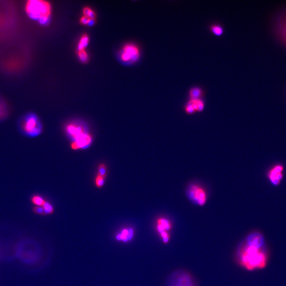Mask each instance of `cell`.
I'll list each match as a JSON object with an SVG mask.
<instances>
[{
    "label": "cell",
    "instance_id": "1",
    "mask_svg": "<svg viewBox=\"0 0 286 286\" xmlns=\"http://www.w3.org/2000/svg\"><path fill=\"white\" fill-rule=\"evenodd\" d=\"M238 261L248 270L265 268L268 262L262 235L254 232L249 235L240 245L238 253Z\"/></svg>",
    "mask_w": 286,
    "mask_h": 286
},
{
    "label": "cell",
    "instance_id": "2",
    "mask_svg": "<svg viewBox=\"0 0 286 286\" xmlns=\"http://www.w3.org/2000/svg\"><path fill=\"white\" fill-rule=\"evenodd\" d=\"M26 11L31 18L39 20L41 24H46L51 15V6L46 1H29L26 5Z\"/></svg>",
    "mask_w": 286,
    "mask_h": 286
},
{
    "label": "cell",
    "instance_id": "3",
    "mask_svg": "<svg viewBox=\"0 0 286 286\" xmlns=\"http://www.w3.org/2000/svg\"><path fill=\"white\" fill-rule=\"evenodd\" d=\"M21 132L30 137L39 136L43 131V126L38 117L34 113H29L24 117L20 124Z\"/></svg>",
    "mask_w": 286,
    "mask_h": 286
},
{
    "label": "cell",
    "instance_id": "4",
    "mask_svg": "<svg viewBox=\"0 0 286 286\" xmlns=\"http://www.w3.org/2000/svg\"><path fill=\"white\" fill-rule=\"evenodd\" d=\"M188 198L192 203L202 206L207 202L208 195L206 189L200 183H191L186 191Z\"/></svg>",
    "mask_w": 286,
    "mask_h": 286
},
{
    "label": "cell",
    "instance_id": "5",
    "mask_svg": "<svg viewBox=\"0 0 286 286\" xmlns=\"http://www.w3.org/2000/svg\"><path fill=\"white\" fill-rule=\"evenodd\" d=\"M196 284L193 277L189 272L178 271L171 275L169 282V286H196Z\"/></svg>",
    "mask_w": 286,
    "mask_h": 286
},
{
    "label": "cell",
    "instance_id": "6",
    "mask_svg": "<svg viewBox=\"0 0 286 286\" xmlns=\"http://www.w3.org/2000/svg\"><path fill=\"white\" fill-rule=\"evenodd\" d=\"M140 55V49L133 44H127L122 49L120 59L124 63H131L138 59Z\"/></svg>",
    "mask_w": 286,
    "mask_h": 286
},
{
    "label": "cell",
    "instance_id": "7",
    "mask_svg": "<svg viewBox=\"0 0 286 286\" xmlns=\"http://www.w3.org/2000/svg\"><path fill=\"white\" fill-rule=\"evenodd\" d=\"M284 167L281 164H277L272 167L267 173L268 179L274 186L280 184L281 180L283 179Z\"/></svg>",
    "mask_w": 286,
    "mask_h": 286
},
{
    "label": "cell",
    "instance_id": "8",
    "mask_svg": "<svg viewBox=\"0 0 286 286\" xmlns=\"http://www.w3.org/2000/svg\"><path fill=\"white\" fill-rule=\"evenodd\" d=\"M91 135L90 134L85 133L82 136L79 138L77 140H74L70 144L72 149L73 150H77L82 148H84L88 146L91 143Z\"/></svg>",
    "mask_w": 286,
    "mask_h": 286
},
{
    "label": "cell",
    "instance_id": "9",
    "mask_svg": "<svg viewBox=\"0 0 286 286\" xmlns=\"http://www.w3.org/2000/svg\"><path fill=\"white\" fill-rule=\"evenodd\" d=\"M66 131L67 133L73 137L74 140H77L79 138L85 134V129L82 126L76 125L75 124H70L67 125L66 127Z\"/></svg>",
    "mask_w": 286,
    "mask_h": 286
},
{
    "label": "cell",
    "instance_id": "10",
    "mask_svg": "<svg viewBox=\"0 0 286 286\" xmlns=\"http://www.w3.org/2000/svg\"><path fill=\"white\" fill-rule=\"evenodd\" d=\"M172 228V224L170 220L164 217L158 218L157 220L156 229L158 233L161 235L163 233H167Z\"/></svg>",
    "mask_w": 286,
    "mask_h": 286
},
{
    "label": "cell",
    "instance_id": "11",
    "mask_svg": "<svg viewBox=\"0 0 286 286\" xmlns=\"http://www.w3.org/2000/svg\"><path fill=\"white\" fill-rule=\"evenodd\" d=\"M204 95L202 88L198 86H194L189 90V100H197L201 99Z\"/></svg>",
    "mask_w": 286,
    "mask_h": 286
},
{
    "label": "cell",
    "instance_id": "12",
    "mask_svg": "<svg viewBox=\"0 0 286 286\" xmlns=\"http://www.w3.org/2000/svg\"><path fill=\"white\" fill-rule=\"evenodd\" d=\"M189 103L193 107L196 112H201L204 108V102L202 99L197 100H189Z\"/></svg>",
    "mask_w": 286,
    "mask_h": 286
},
{
    "label": "cell",
    "instance_id": "13",
    "mask_svg": "<svg viewBox=\"0 0 286 286\" xmlns=\"http://www.w3.org/2000/svg\"><path fill=\"white\" fill-rule=\"evenodd\" d=\"M89 42V37L86 34L83 35L80 38L77 44V50L85 49L86 47L88 46Z\"/></svg>",
    "mask_w": 286,
    "mask_h": 286
},
{
    "label": "cell",
    "instance_id": "14",
    "mask_svg": "<svg viewBox=\"0 0 286 286\" xmlns=\"http://www.w3.org/2000/svg\"><path fill=\"white\" fill-rule=\"evenodd\" d=\"M210 31L216 36H220L224 33L222 27L218 24H213L210 26Z\"/></svg>",
    "mask_w": 286,
    "mask_h": 286
},
{
    "label": "cell",
    "instance_id": "15",
    "mask_svg": "<svg viewBox=\"0 0 286 286\" xmlns=\"http://www.w3.org/2000/svg\"><path fill=\"white\" fill-rule=\"evenodd\" d=\"M31 201L32 202V204H35L36 206L42 207L46 200H44V199L40 195H35L32 196L31 198Z\"/></svg>",
    "mask_w": 286,
    "mask_h": 286
},
{
    "label": "cell",
    "instance_id": "16",
    "mask_svg": "<svg viewBox=\"0 0 286 286\" xmlns=\"http://www.w3.org/2000/svg\"><path fill=\"white\" fill-rule=\"evenodd\" d=\"M77 56L80 61L85 63L88 61V55L85 49L77 50Z\"/></svg>",
    "mask_w": 286,
    "mask_h": 286
},
{
    "label": "cell",
    "instance_id": "17",
    "mask_svg": "<svg viewBox=\"0 0 286 286\" xmlns=\"http://www.w3.org/2000/svg\"><path fill=\"white\" fill-rule=\"evenodd\" d=\"M83 15L86 16L90 18L94 19L95 17V12L91 8L89 7H85L83 10Z\"/></svg>",
    "mask_w": 286,
    "mask_h": 286
},
{
    "label": "cell",
    "instance_id": "18",
    "mask_svg": "<svg viewBox=\"0 0 286 286\" xmlns=\"http://www.w3.org/2000/svg\"><path fill=\"white\" fill-rule=\"evenodd\" d=\"M106 177L102 176L101 175H99L97 174V176L95 179V185L98 188H100L104 186V179Z\"/></svg>",
    "mask_w": 286,
    "mask_h": 286
},
{
    "label": "cell",
    "instance_id": "19",
    "mask_svg": "<svg viewBox=\"0 0 286 286\" xmlns=\"http://www.w3.org/2000/svg\"><path fill=\"white\" fill-rule=\"evenodd\" d=\"M42 207L44 210L45 214H51L54 212V208L53 206L48 201H45Z\"/></svg>",
    "mask_w": 286,
    "mask_h": 286
},
{
    "label": "cell",
    "instance_id": "20",
    "mask_svg": "<svg viewBox=\"0 0 286 286\" xmlns=\"http://www.w3.org/2000/svg\"><path fill=\"white\" fill-rule=\"evenodd\" d=\"M95 21L94 19L90 18L87 17L84 15H82V17L80 19V22L81 24L85 25V26H90L92 25L93 23Z\"/></svg>",
    "mask_w": 286,
    "mask_h": 286
},
{
    "label": "cell",
    "instance_id": "21",
    "mask_svg": "<svg viewBox=\"0 0 286 286\" xmlns=\"http://www.w3.org/2000/svg\"><path fill=\"white\" fill-rule=\"evenodd\" d=\"M98 172L97 173L102 176L106 177L107 175V166L104 163H101L98 166Z\"/></svg>",
    "mask_w": 286,
    "mask_h": 286
},
{
    "label": "cell",
    "instance_id": "22",
    "mask_svg": "<svg viewBox=\"0 0 286 286\" xmlns=\"http://www.w3.org/2000/svg\"><path fill=\"white\" fill-rule=\"evenodd\" d=\"M7 115V109L4 104L0 102V120L3 119Z\"/></svg>",
    "mask_w": 286,
    "mask_h": 286
},
{
    "label": "cell",
    "instance_id": "23",
    "mask_svg": "<svg viewBox=\"0 0 286 286\" xmlns=\"http://www.w3.org/2000/svg\"><path fill=\"white\" fill-rule=\"evenodd\" d=\"M184 110H185L186 113L187 114H189V115H192V114H193L194 113H196L193 107H192V106L189 103V102H188L185 105Z\"/></svg>",
    "mask_w": 286,
    "mask_h": 286
},
{
    "label": "cell",
    "instance_id": "24",
    "mask_svg": "<svg viewBox=\"0 0 286 286\" xmlns=\"http://www.w3.org/2000/svg\"><path fill=\"white\" fill-rule=\"evenodd\" d=\"M34 211L36 213H39V214H43L44 215V210L42 207H39V206H36L34 207Z\"/></svg>",
    "mask_w": 286,
    "mask_h": 286
}]
</instances>
